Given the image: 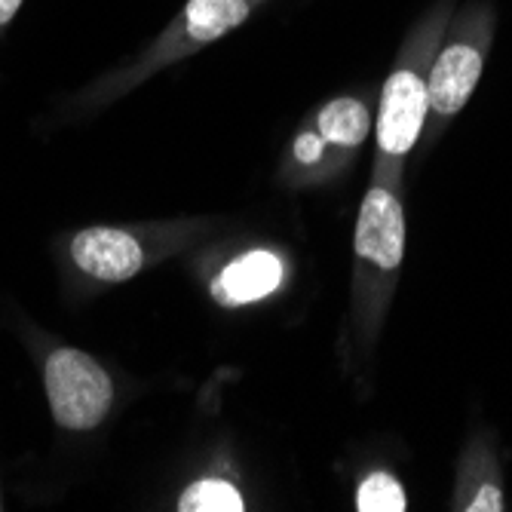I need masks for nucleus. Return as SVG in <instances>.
<instances>
[{"mask_svg": "<svg viewBox=\"0 0 512 512\" xmlns=\"http://www.w3.org/2000/svg\"><path fill=\"white\" fill-rule=\"evenodd\" d=\"M46 396L62 427L92 430L105 421L114 390L96 359L80 350H56L46 359Z\"/></svg>", "mask_w": 512, "mask_h": 512, "instance_id": "obj_1", "label": "nucleus"}, {"mask_svg": "<svg viewBox=\"0 0 512 512\" xmlns=\"http://www.w3.org/2000/svg\"><path fill=\"white\" fill-rule=\"evenodd\" d=\"M430 99L427 83L414 71H396L381 99V117H378V145L387 154H408L424 129Z\"/></svg>", "mask_w": 512, "mask_h": 512, "instance_id": "obj_2", "label": "nucleus"}, {"mask_svg": "<svg viewBox=\"0 0 512 512\" xmlns=\"http://www.w3.org/2000/svg\"><path fill=\"white\" fill-rule=\"evenodd\" d=\"M356 252L384 270L399 267L405 252V218L402 206L387 191H368L356 224Z\"/></svg>", "mask_w": 512, "mask_h": 512, "instance_id": "obj_3", "label": "nucleus"}, {"mask_svg": "<svg viewBox=\"0 0 512 512\" xmlns=\"http://www.w3.org/2000/svg\"><path fill=\"white\" fill-rule=\"evenodd\" d=\"M74 264L102 283H123L142 270V246H138L126 230L111 227H89L71 243Z\"/></svg>", "mask_w": 512, "mask_h": 512, "instance_id": "obj_4", "label": "nucleus"}, {"mask_svg": "<svg viewBox=\"0 0 512 512\" xmlns=\"http://www.w3.org/2000/svg\"><path fill=\"white\" fill-rule=\"evenodd\" d=\"M479 74H482V56L473 46H463V43L448 46L439 56V62L433 65V74L427 83L430 108H436L439 114H457L473 96Z\"/></svg>", "mask_w": 512, "mask_h": 512, "instance_id": "obj_5", "label": "nucleus"}, {"mask_svg": "<svg viewBox=\"0 0 512 512\" xmlns=\"http://www.w3.org/2000/svg\"><path fill=\"white\" fill-rule=\"evenodd\" d=\"M279 279H283V264H279L276 255L249 252L221 270V276L212 286V295L224 307H237V304H249V301L270 295L279 286Z\"/></svg>", "mask_w": 512, "mask_h": 512, "instance_id": "obj_6", "label": "nucleus"}, {"mask_svg": "<svg viewBox=\"0 0 512 512\" xmlns=\"http://www.w3.org/2000/svg\"><path fill=\"white\" fill-rule=\"evenodd\" d=\"M249 19V0H188L184 25L191 40L212 43Z\"/></svg>", "mask_w": 512, "mask_h": 512, "instance_id": "obj_7", "label": "nucleus"}, {"mask_svg": "<svg viewBox=\"0 0 512 512\" xmlns=\"http://www.w3.org/2000/svg\"><path fill=\"white\" fill-rule=\"evenodd\" d=\"M319 135L322 142L359 145L368 135V111L356 99H335L319 114Z\"/></svg>", "mask_w": 512, "mask_h": 512, "instance_id": "obj_8", "label": "nucleus"}, {"mask_svg": "<svg viewBox=\"0 0 512 512\" xmlns=\"http://www.w3.org/2000/svg\"><path fill=\"white\" fill-rule=\"evenodd\" d=\"M178 509L181 512H243L246 506L234 485H227L221 479H203L181 494Z\"/></svg>", "mask_w": 512, "mask_h": 512, "instance_id": "obj_9", "label": "nucleus"}, {"mask_svg": "<svg viewBox=\"0 0 512 512\" xmlns=\"http://www.w3.org/2000/svg\"><path fill=\"white\" fill-rule=\"evenodd\" d=\"M356 506L362 512H402L405 509V491L393 476L375 473L359 485Z\"/></svg>", "mask_w": 512, "mask_h": 512, "instance_id": "obj_10", "label": "nucleus"}, {"mask_svg": "<svg viewBox=\"0 0 512 512\" xmlns=\"http://www.w3.org/2000/svg\"><path fill=\"white\" fill-rule=\"evenodd\" d=\"M467 509L470 512H500L503 509V497H500V491L494 485H485Z\"/></svg>", "mask_w": 512, "mask_h": 512, "instance_id": "obj_11", "label": "nucleus"}, {"mask_svg": "<svg viewBox=\"0 0 512 512\" xmlns=\"http://www.w3.org/2000/svg\"><path fill=\"white\" fill-rule=\"evenodd\" d=\"M295 154L301 163H316L322 157V135H301L295 145Z\"/></svg>", "mask_w": 512, "mask_h": 512, "instance_id": "obj_12", "label": "nucleus"}, {"mask_svg": "<svg viewBox=\"0 0 512 512\" xmlns=\"http://www.w3.org/2000/svg\"><path fill=\"white\" fill-rule=\"evenodd\" d=\"M19 7H22V0H0V25H7Z\"/></svg>", "mask_w": 512, "mask_h": 512, "instance_id": "obj_13", "label": "nucleus"}]
</instances>
